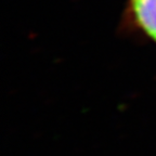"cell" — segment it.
<instances>
[{"mask_svg":"<svg viewBox=\"0 0 156 156\" xmlns=\"http://www.w3.org/2000/svg\"><path fill=\"white\" fill-rule=\"evenodd\" d=\"M136 24L156 42V0H130Z\"/></svg>","mask_w":156,"mask_h":156,"instance_id":"6da1fadb","label":"cell"}]
</instances>
